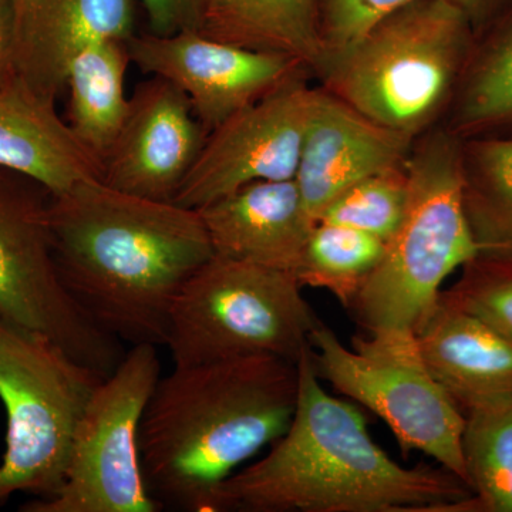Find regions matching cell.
<instances>
[{"label": "cell", "instance_id": "6da1fadb", "mask_svg": "<svg viewBox=\"0 0 512 512\" xmlns=\"http://www.w3.org/2000/svg\"><path fill=\"white\" fill-rule=\"evenodd\" d=\"M47 217L57 271L84 315L120 342L164 346L175 299L214 256L198 211L92 178L50 195Z\"/></svg>", "mask_w": 512, "mask_h": 512}, {"label": "cell", "instance_id": "7a4b0ae2", "mask_svg": "<svg viewBox=\"0 0 512 512\" xmlns=\"http://www.w3.org/2000/svg\"><path fill=\"white\" fill-rule=\"evenodd\" d=\"M298 369L288 430L221 484L212 512H457L473 495L446 468H407L387 456L363 413L326 392L311 348Z\"/></svg>", "mask_w": 512, "mask_h": 512}, {"label": "cell", "instance_id": "3957f363", "mask_svg": "<svg viewBox=\"0 0 512 512\" xmlns=\"http://www.w3.org/2000/svg\"><path fill=\"white\" fill-rule=\"evenodd\" d=\"M298 363L276 356L174 366L140 426V454L161 510L212 512L218 488L288 430Z\"/></svg>", "mask_w": 512, "mask_h": 512}, {"label": "cell", "instance_id": "277c9868", "mask_svg": "<svg viewBox=\"0 0 512 512\" xmlns=\"http://www.w3.org/2000/svg\"><path fill=\"white\" fill-rule=\"evenodd\" d=\"M477 30L451 0H417L316 70L323 89L416 140L451 106Z\"/></svg>", "mask_w": 512, "mask_h": 512}, {"label": "cell", "instance_id": "5b68a950", "mask_svg": "<svg viewBox=\"0 0 512 512\" xmlns=\"http://www.w3.org/2000/svg\"><path fill=\"white\" fill-rule=\"evenodd\" d=\"M409 200L382 261L348 311L366 332H416L433 311L444 281L477 258L461 192V138L427 131L406 161Z\"/></svg>", "mask_w": 512, "mask_h": 512}, {"label": "cell", "instance_id": "8992f818", "mask_svg": "<svg viewBox=\"0 0 512 512\" xmlns=\"http://www.w3.org/2000/svg\"><path fill=\"white\" fill-rule=\"evenodd\" d=\"M295 276L214 255L175 299L165 345L174 366L276 356L298 363L320 319Z\"/></svg>", "mask_w": 512, "mask_h": 512}, {"label": "cell", "instance_id": "52a82bcc", "mask_svg": "<svg viewBox=\"0 0 512 512\" xmlns=\"http://www.w3.org/2000/svg\"><path fill=\"white\" fill-rule=\"evenodd\" d=\"M103 377L53 340L0 322V505L16 493L49 500L62 490L77 426Z\"/></svg>", "mask_w": 512, "mask_h": 512}, {"label": "cell", "instance_id": "ba28073f", "mask_svg": "<svg viewBox=\"0 0 512 512\" xmlns=\"http://www.w3.org/2000/svg\"><path fill=\"white\" fill-rule=\"evenodd\" d=\"M311 359L320 380L390 427L404 454L420 451L467 484L466 414L431 373L414 330H372L348 348L320 320Z\"/></svg>", "mask_w": 512, "mask_h": 512}, {"label": "cell", "instance_id": "9c48e42d", "mask_svg": "<svg viewBox=\"0 0 512 512\" xmlns=\"http://www.w3.org/2000/svg\"><path fill=\"white\" fill-rule=\"evenodd\" d=\"M158 346L134 345L104 376L84 409L74 436L62 490L33 498L22 512H158L140 454L144 410L160 379Z\"/></svg>", "mask_w": 512, "mask_h": 512}, {"label": "cell", "instance_id": "30bf717a", "mask_svg": "<svg viewBox=\"0 0 512 512\" xmlns=\"http://www.w3.org/2000/svg\"><path fill=\"white\" fill-rule=\"evenodd\" d=\"M18 175L0 168V322L45 336L77 362L110 375L126 352L64 288L47 217L50 195H43L49 191Z\"/></svg>", "mask_w": 512, "mask_h": 512}, {"label": "cell", "instance_id": "8fae6325", "mask_svg": "<svg viewBox=\"0 0 512 512\" xmlns=\"http://www.w3.org/2000/svg\"><path fill=\"white\" fill-rule=\"evenodd\" d=\"M313 90L295 77L215 127L173 202L198 210L248 184L293 180Z\"/></svg>", "mask_w": 512, "mask_h": 512}, {"label": "cell", "instance_id": "7c38bea8", "mask_svg": "<svg viewBox=\"0 0 512 512\" xmlns=\"http://www.w3.org/2000/svg\"><path fill=\"white\" fill-rule=\"evenodd\" d=\"M127 49L138 69L173 83L188 97L207 133L308 72L292 57L231 45L198 30L133 35L127 39Z\"/></svg>", "mask_w": 512, "mask_h": 512}, {"label": "cell", "instance_id": "4fadbf2b", "mask_svg": "<svg viewBox=\"0 0 512 512\" xmlns=\"http://www.w3.org/2000/svg\"><path fill=\"white\" fill-rule=\"evenodd\" d=\"M207 134L188 97L173 83L153 76L138 84L128 101L101 181L138 197L173 201Z\"/></svg>", "mask_w": 512, "mask_h": 512}, {"label": "cell", "instance_id": "5bb4252c", "mask_svg": "<svg viewBox=\"0 0 512 512\" xmlns=\"http://www.w3.org/2000/svg\"><path fill=\"white\" fill-rule=\"evenodd\" d=\"M414 140L379 126L325 89L313 90L295 180L313 218L340 192L406 165Z\"/></svg>", "mask_w": 512, "mask_h": 512}, {"label": "cell", "instance_id": "9a60e30c", "mask_svg": "<svg viewBox=\"0 0 512 512\" xmlns=\"http://www.w3.org/2000/svg\"><path fill=\"white\" fill-rule=\"evenodd\" d=\"M15 72L46 99L66 89L70 67L103 40L134 35L131 0H13Z\"/></svg>", "mask_w": 512, "mask_h": 512}, {"label": "cell", "instance_id": "2e32d148", "mask_svg": "<svg viewBox=\"0 0 512 512\" xmlns=\"http://www.w3.org/2000/svg\"><path fill=\"white\" fill-rule=\"evenodd\" d=\"M197 211L214 255L292 275L318 222L295 180L248 184Z\"/></svg>", "mask_w": 512, "mask_h": 512}, {"label": "cell", "instance_id": "e0dca14e", "mask_svg": "<svg viewBox=\"0 0 512 512\" xmlns=\"http://www.w3.org/2000/svg\"><path fill=\"white\" fill-rule=\"evenodd\" d=\"M56 101L35 92L18 73L0 79V168L62 194L99 178L101 165L60 119Z\"/></svg>", "mask_w": 512, "mask_h": 512}, {"label": "cell", "instance_id": "ac0fdd59", "mask_svg": "<svg viewBox=\"0 0 512 512\" xmlns=\"http://www.w3.org/2000/svg\"><path fill=\"white\" fill-rule=\"evenodd\" d=\"M416 336L431 373L464 414L512 400V340L440 296Z\"/></svg>", "mask_w": 512, "mask_h": 512}, {"label": "cell", "instance_id": "d6986e66", "mask_svg": "<svg viewBox=\"0 0 512 512\" xmlns=\"http://www.w3.org/2000/svg\"><path fill=\"white\" fill-rule=\"evenodd\" d=\"M320 0H212L202 35L231 45L281 53L308 70L323 57Z\"/></svg>", "mask_w": 512, "mask_h": 512}, {"label": "cell", "instance_id": "ffe728a7", "mask_svg": "<svg viewBox=\"0 0 512 512\" xmlns=\"http://www.w3.org/2000/svg\"><path fill=\"white\" fill-rule=\"evenodd\" d=\"M127 40L109 39L84 50L70 67L69 127L79 143L101 165L119 136L128 111L124 82Z\"/></svg>", "mask_w": 512, "mask_h": 512}, {"label": "cell", "instance_id": "44dd1931", "mask_svg": "<svg viewBox=\"0 0 512 512\" xmlns=\"http://www.w3.org/2000/svg\"><path fill=\"white\" fill-rule=\"evenodd\" d=\"M450 109L447 130L461 140L512 131V8L476 33Z\"/></svg>", "mask_w": 512, "mask_h": 512}, {"label": "cell", "instance_id": "7402d4cb", "mask_svg": "<svg viewBox=\"0 0 512 512\" xmlns=\"http://www.w3.org/2000/svg\"><path fill=\"white\" fill-rule=\"evenodd\" d=\"M461 192L478 256L512 259V136L461 140Z\"/></svg>", "mask_w": 512, "mask_h": 512}, {"label": "cell", "instance_id": "603a6c76", "mask_svg": "<svg viewBox=\"0 0 512 512\" xmlns=\"http://www.w3.org/2000/svg\"><path fill=\"white\" fill-rule=\"evenodd\" d=\"M463 454L473 495L460 512H512V400L466 413Z\"/></svg>", "mask_w": 512, "mask_h": 512}, {"label": "cell", "instance_id": "cb8c5ba5", "mask_svg": "<svg viewBox=\"0 0 512 512\" xmlns=\"http://www.w3.org/2000/svg\"><path fill=\"white\" fill-rule=\"evenodd\" d=\"M386 242L357 229L316 222L293 272L302 286L325 289L348 309L382 261Z\"/></svg>", "mask_w": 512, "mask_h": 512}, {"label": "cell", "instance_id": "d4e9b609", "mask_svg": "<svg viewBox=\"0 0 512 512\" xmlns=\"http://www.w3.org/2000/svg\"><path fill=\"white\" fill-rule=\"evenodd\" d=\"M409 187L406 165L369 175L330 201L318 221L357 229L387 242L403 220Z\"/></svg>", "mask_w": 512, "mask_h": 512}, {"label": "cell", "instance_id": "484cf974", "mask_svg": "<svg viewBox=\"0 0 512 512\" xmlns=\"http://www.w3.org/2000/svg\"><path fill=\"white\" fill-rule=\"evenodd\" d=\"M440 298L512 340V259L477 256Z\"/></svg>", "mask_w": 512, "mask_h": 512}, {"label": "cell", "instance_id": "4316f807", "mask_svg": "<svg viewBox=\"0 0 512 512\" xmlns=\"http://www.w3.org/2000/svg\"><path fill=\"white\" fill-rule=\"evenodd\" d=\"M413 2L417 0H320L322 62L352 46L377 23Z\"/></svg>", "mask_w": 512, "mask_h": 512}, {"label": "cell", "instance_id": "83f0119b", "mask_svg": "<svg viewBox=\"0 0 512 512\" xmlns=\"http://www.w3.org/2000/svg\"><path fill=\"white\" fill-rule=\"evenodd\" d=\"M212 0H140L153 35L200 30Z\"/></svg>", "mask_w": 512, "mask_h": 512}, {"label": "cell", "instance_id": "f1b7e54d", "mask_svg": "<svg viewBox=\"0 0 512 512\" xmlns=\"http://www.w3.org/2000/svg\"><path fill=\"white\" fill-rule=\"evenodd\" d=\"M15 72V5L0 0V79Z\"/></svg>", "mask_w": 512, "mask_h": 512}, {"label": "cell", "instance_id": "f546056e", "mask_svg": "<svg viewBox=\"0 0 512 512\" xmlns=\"http://www.w3.org/2000/svg\"><path fill=\"white\" fill-rule=\"evenodd\" d=\"M466 12L474 28L478 30L480 26L490 22L495 12L500 9L503 0H451Z\"/></svg>", "mask_w": 512, "mask_h": 512}]
</instances>
